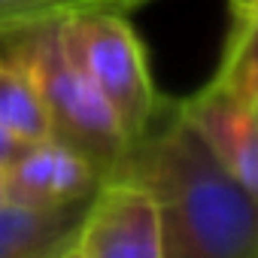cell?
Returning a JSON list of instances; mask_svg holds the SVG:
<instances>
[{"label": "cell", "mask_w": 258, "mask_h": 258, "mask_svg": "<svg viewBox=\"0 0 258 258\" xmlns=\"http://www.w3.org/2000/svg\"><path fill=\"white\" fill-rule=\"evenodd\" d=\"M109 176L146 188L158 210L164 258H258L255 198L176 109L158 131L149 124Z\"/></svg>", "instance_id": "obj_1"}, {"label": "cell", "mask_w": 258, "mask_h": 258, "mask_svg": "<svg viewBox=\"0 0 258 258\" xmlns=\"http://www.w3.org/2000/svg\"><path fill=\"white\" fill-rule=\"evenodd\" d=\"M258 19L231 22L216 76L176 112L207 143L216 161L255 198L258 195Z\"/></svg>", "instance_id": "obj_2"}, {"label": "cell", "mask_w": 258, "mask_h": 258, "mask_svg": "<svg viewBox=\"0 0 258 258\" xmlns=\"http://www.w3.org/2000/svg\"><path fill=\"white\" fill-rule=\"evenodd\" d=\"M10 55L22 61L40 91L52 140L79 152L100 170V176H109L131 143L100 91L61 52L55 25L19 34V43Z\"/></svg>", "instance_id": "obj_3"}, {"label": "cell", "mask_w": 258, "mask_h": 258, "mask_svg": "<svg viewBox=\"0 0 258 258\" xmlns=\"http://www.w3.org/2000/svg\"><path fill=\"white\" fill-rule=\"evenodd\" d=\"M55 40L67 61L100 91L127 143L140 140L158 115L143 43L121 13L88 10L55 22Z\"/></svg>", "instance_id": "obj_4"}, {"label": "cell", "mask_w": 258, "mask_h": 258, "mask_svg": "<svg viewBox=\"0 0 258 258\" xmlns=\"http://www.w3.org/2000/svg\"><path fill=\"white\" fill-rule=\"evenodd\" d=\"M85 258H164L158 210L146 188L103 176L73 234Z\"/></svg>", "instance_id": "obj_5"}, {"label": "cell", "mask_w": 258, "mask_h": 258, "mask_svg": "<svg viewBox=\"0 0 258 258\" xmlns=\"http://www.w3.org/2000/svg\"><path fill=\"white\" fill-rule=\"evenodd\" d=\"M4 195L10 204L34 210H61L85 204L100 185V170L58 140L28 143L4 170Z\"/></svg>", "instance_id": "obj_6"}, {"label": "cell", "mask_w": 258, "mask_h": 258, "mask_svg": "<svg viewBox=\"0 0 258 258\" xmlns=\"http://www.w3.org/2000/svg\"><path fill=\"white\" fill-rule=\"evenodd\" d=\"M85 204L61 210L0 204V258H49L73 240Z\"/></svg>", "instance_id": "obj_7"}, {"label": "cell", "mask_w": 258, "mask_h": 258, "mask_svg": "<svg viewBox=\"0 0 258 258\" xmlns=\"http://www.w3.org/2000/svg\"><path fill=\"white\" fill-rule=\"evenodd\" d=\"M0 124H7L22 143L49 140V115L31 73L13 55L0 58Z\"/></svg>", "instance_id": "obj_8"}, {"label": "cell", "mask_w": 258, "mask_h": 258, "mask_svg": "<svg viewBox=\"0 0 258 258\" xmlns=\"http://www.w3.org/2000/svg\"><path fill=\"white\" fill-rule=\"evenodd\" d=\"M143 0H0V40L19 37L88 10L124 13Z\"/></svg>", "instance_id": "obj_9"}, {"label": "cell", "mask_w": 258, "mask_h": 258, "mask_svg": "<svg viewBox=\"0 0 258 258\" xmlns=\"http://www.w3.org/2000/svg\"><path fill=\"white\" fill-rule=\"evenodd\" d=\"M25 146H28V143H22L7 124H0V170H4V167H7V164L25 149Z\"/></svg>", "instance_id": "obj_10"}, {"label": "cell", "mask_w": 258, "mask_h": 258, "mask_svg": "<svg viewBox=\"0 0 258 258\" xmlns=\"http://www.w3.org/2000/svg\"><path fill=\"white\" fill-rule=\"evenodd\" d=\"M258 19V0H231V22Z\"/></svg>", "instance_id": "obj_11"}, {"label": "cell", "mask_w": 258, "mask_h": 258, "mask_svg": "<svg viewBox=\"0 0 258 258\" xmlns=\"http://www.w3.org/2000/svg\"><path fill=\"white\" fill-rule=\"evenodd\" d=\"M49 258H85V255H82V252H79V249H76V243H73V240H70V243H67V246H61V249H58V252H52V255H49Z\"/></svg>", "instance_id": "obj_12"}, {"label": "cell", "mask_w": 258, "mask_h": 258, "mask_svg": "<svg viewBox=\"0 0 258 258\" xmlns=\"http://www.w3.org/2000/svg\"><path fill=\"white\" fill-rule=\"evenodd\" d=\"M0 204H7V195H4V176H0Z\"/></svg>", "instance_id": "obj_13"}]
</instances>
